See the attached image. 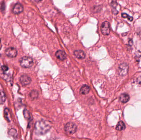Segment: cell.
I'll use <instances>...</instances> for the list:
<instances>
[{"mask_svg": "<svg viewBox=\"0 0 141 140\" xmlns=\"http://www.w3.org/2000/svg\"><path fill=\"white\" fill-rule=\"evenodd\" d=\"M51 128V126L48 122L45 120H40L36 122L35 125V132L38 134L43 135L48 132Z\"/></svg>", "mask_w": 141, "mask_h": 140, "instance_id": "1", "label": "cell"}, {"mask_svg": "<svg viewBox=\"0 0 141 140\" xmlns=\"http://www.w3.org/2000/svg\"><path fill=\"white\" fill-rule=\"evenodd\" d=\"M21 66L24 68H29L33 65V62L32 58L27 56H24L19 60Z\"/></svg>", "mask_w": 141, "mask_h": 140, "instance_id": "2", "label": "cell"}, {"mask_svg": "<svg viewBox=\"0 0 141 140\" xmlns=\"http://www.w3.org/2000/svg\"><path fill=\"white\" fill-rule=\"evenodd\" d=\"M65 130L67 133L72 134L76 132L77 126L73 122H68L65 126Z\"/></svg>", "mask_w": 141, "mask_h": 140, "instance_id": "3", "label": "cell"}, {"mask_svg": "<svg viewBox=\"0 0 141 140\" xmlns=\"http://www.w3.org/2000/svg\"><path fill=\"white\" fill-rule=\"evenodd\" d=\"M101 33L104 36H107L109 34L111 31L110 24L108 22H104L101 24Z\"/></svg>", "mask_w": 141, "mask_h": 140, "instance_id": "4", "label": "cell"}, {"mask_svg": "<svg viewBox=\"0 0 141 140\" xmlns=\"http://www.w3.org/2000/svg\"><path fill=\"white\" fill-rule=\"evenodd\" d=\"M128 65L126 63H122L119 65L118 72L119 74L122 76H124L127 74L128 71Z\"/></svg>", "mask_w": 141, "mask_h": 140, "instance_id": "5", "label": "cell"}, {"mask_svg": "<svg viewBox=\"0 0 141 140\" xmlns=\"http://www.w3.org/2000/svg\"><path fill=\"white\" fill-rule=\"evenodd\" d=\"M6 54L10 58L15 57L17 54V51L14 47H9L6 51Z\"/></svg>", "mask_w": 141, "mask_h": 140, "instance_id": "6", "label": "cell"}, {"mask_svg": "<svg viewBox=\"0 0 141 140\" xmlns=\"http://www.w3.org/2000/svg\"><path fill=\"white\" fill-rule=\"evenodd\" d=\"M21 83L23 86H26L29 84L32 81V79L29 76L26 75H23L21 76L19 79Z\"/></svg>", "mask_w": 141, "mask_h": 140, "instance_id": "7", "label": "cell"}, {"mask_svg": "<svg viewBox=\"0 0 141 140\" xmlns=\"http://www.w3.org/2000/svg\"><path fill=\"white\" fill-rule=\"evenodd\" d=\"M23 10V6L22 5L19 3H17L14 6L12 11L14 14H18L22 12Z\"/></svg>", "mask_w": 141, "mask_h": 140, "instance_id": "8", "label": "cell"}, {"mask_svg": "<svg viewBox=\"0 0 141 140\" xmlns=\"http://www.w3.org/2000/svg\"><path fill=\"white\" fill-rule=\"evenodd\" d=\"M55 56L57 59L60 60H64L66 59V55L63 51L59 50L57 51Z\"/></svg>", "mask_w": 141, "mask_h": 140, "instance_id": "9", "label": "cell"}, {"mask_svg": "<svg viewBox=\"0 0 141 140\" xmlns=\"http://www.w3.org/2000/svg\"><path fill=\"white\" fill-rule=\"evenodd\" d=\"M74 56L77 59H85L86 54L85 52L82 50H75L74 52Z\"/></svg>", "mask_w": 141, "mask_h": 140, "instance_id": "10", "label": "cell"}, {"mask_svg": "<svg viewBox=\"0 0 141 140\" xmlns=\"http://www.w3.org/2000/svg\"><path fill=\"white\" fill-rule=\"evenodd\" d=\"M90 91V88L89 86L87 85H84L81 87L80 92L81 95H85L88 94Z\"/></svg>", "mask_w": 141, "mask_h": 140, "instance_id": "11", "label": "cell"}, {"mask_svg": "<svg viewBox=\"0 0 141 140\" xmlns=\"http://www.w3.org/2000/svg\"><path fill=\"white\" fill-rule=\"evenodd\" d=\"M130 99V96L128 94L123 93L121 95L120 97V100L123 103H126Z\"/></svg>", "mask_w": 141, "mask_h": 140, "instance_id": "12", "label": "cell"}, {"mask_svg": "<svg viewBox=\"0 0 141 140\" xmlns=\"http://www.w3.org/2000/svg\"><path fill=\"white\" fill-rule=\"evenodd\" d=\"M4 116L7 121L10 122L11 120V115L10 110L8 108H6L4 110Z\"/></svg>", "mask_w": 141, "mask_h": 140, "instance_id": "13", "label": "cell"}, {"mask_svg": "<svg viewBox=\"0 0 141 140\" xmlns=\"http://www.w3.org/2000/svg\"><path fill=\"white\" fill-rule=\"evenodd\" d=\"M125 129V125L123 121H120L117 125L116 129L117 130L122 131Z\"/></svg>", "mask_w": 141, "mask_h": 140, "instance_id": "14", "label": "cell"}, {"mask_svg": "<svg viewBox=\"0 0 141 140\" xmlns=\"http://www.w3.org/2000/svg\"><path fill=\"white\" fill-rule=\"evenodd\" d=\"M117 6H118V4H117L116 2L114 1L111 2V7H112V10L113 14H115V15H117L118 14V11L116 9Z\"/></svg>", "mask_w": 141, "mask_h": 140, "instance_id": "15", "label": "cell"}, {"mask_svg": "<svg viewBox=\"0 0 141 140\" xmlns=\"http://www.w3.org/2000/svg\"><path fill=\"white\" fill-rule=\"evenodd\" d=\"M5 94L3 90H0V104H3L6 101Z\"/></svg>", "mask_w": 141, "mask_h": 140, "instance_id": "16", "label": "cell"}, {"mask_svg": "<svg viewBox=\"0 0 141 140\" xmlns=\"http://www.w3.org/2000/svg\"><path fill=\"white\" fill-rule=\"evenodd\" d=\"M9 135L11 137H12L14 139H16L17 136V133L16 129H11L9 131Z\"/></svg>", "mask_w": 141, "mask_h": 140, "instance_id": "17", "label": "cell"}, {"mask_svg": "<svg viewBox=\"0 0 141 140\" xmlns=\"http://www.w3.org/2000/svg\"><path fill=\"white\" fill-rule=\"evenodd\" d=\"M30 97L32 99H35L38 97V91L36 90H33L30 93Z\"/></svg>", "mask_w": 141, "mask_h": 140, "instance_id": "18", "label": "cell"}, {"mask_svg": "<svg viewBox=\"0 0 141 140\" xmlns=\"http://www.w3.org/2000/svg\"><path fill=\"white\" fill-rule=\"evenodd\" d=\"M23 114L25 118L27 120H29L31 118L30 113L27 109H25L23 111Z\"/></svg>", "mask_w": 141, "mask_h": 140, "instance_id": "19", "label": "cell"}, {"mask_svg": "<svg viewBox=\"0 0 141 140\" xmlns=\"http://www.w3.org/2000/svg\"><path fill=\"white\" fill-rule=\"evenodd\" d=\"M121 16H122V17L123 18H127L128 20L130 21V22H132V21H133V17L132 16H130V15H127V14H126V13H122V15H121Z\"/></svg>", "mask_w": 141, "mask_h": 140, "instance_id": "20", "label": "cell"}, {"mask_svg": "<svg viewBox=\"0 0 141 140\" xmlns=\"http://www.w3.org/2000/svg\"><path fill=\"white\" fill-rule=\"evenodd\" d=\"M2 69L3 70V71H7L8 70V67L6 66H5V65H4V66H3L2 67Z\"/></svg>", "mask_w": 141, "mask_h": 140, "instance_id": "21", "label": "cell"}]
</instances>
